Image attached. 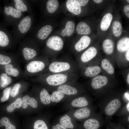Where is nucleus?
Listing matches in <instances>:
<instances>
[{
    "label": "nucleus",
    "instance_id": "obj_1",
    "mask_svg": "<svg viewBox=\"0 0 129 129\" xmlns=\"http://www.w3.org/2000/svg\"><path fill=\"white\" fill-rule=\"evenodd\" d=\"M117 84L115 79L102 74L90 78L88 86L94 96L102 98L116 90Z\"/></svg>",
    "mask_w": 129,
    "mask_h": 129
},
{
    "label": "nucleus",
    "instance_id": "obj_2",
    "mask_svg": "<svg viewBox=\"0 0 129 129\" xmlns=\"http://www.w3.org/2000/svg\"><path fill=\"white\" fill-rule=\"evenodd\" d=\"M123 93L115 90L102 98L99 105L101 113L107 119H111L126 103L123 98Z\"/></svg>",
    "mask_w": 129,
    "mask_h": 129
},
{
    "label": "nucleus",
    "instance_id": "obj_3",
    "mask_svg": "<svg viewBox=\"0 0 129 129\" xmlns=\"http://www.w3.org/2000/svg\"><path fill=\"white\" fill-rule=\"evenodd\" d=\"M78 70L75 61L65 57L51 60L44 71L45 73H77Z\"/></svg>",
    "mask_w": 129,
    "mask_h": 129
},
{
    "label": "nucleus",
    "instance_id": "obj_4",
    "mask_svg": "<svg viewBox=\"0 0 129 129\" xmlns=\"http://www.w3.org/2000/svg\"><path fill=\"white\" fill-rule=\"evenodd\" d=\"M79 77L77 73H46L41 75L39 80L46 85L48 90L65 83L76 81Z\"/></svg>",
    "mask_w": 129,
    "mask_h": 129
},
{
    "label": "nucleus",
    "instance_id": "obj_5",
    "mask_svg": "<svg viewBox=\"0 0 129 129\" xmlns=\"http://www.w3.org/2000/svg\"><path fill=\"white\" fill-rule=\"evenodd\" d=\"M48 90L51 92L57 91L72 98L86 93V92L84 86L77 81L68 82Z\"/></svg>",
    "mask_w": 129,
    "mask_h": 129
},
{
    "label": "nucleus",
    "instance_id": "obj_6",
    "mask_svg": "<svg viewBox=\"0 0 129 129\" xmlns=\"http://www.w3.org/2000/svg\"><path fill=\"white\" fill-rule=\"evenodd\" d=\"M85 93L72 98L65 102L63 105L64 109L68 111L92 105V99Z\"/></svg>",
    "mask_w": 129,
    "mask_h": 129
},
{
    "label": "nucleus",
    "instance_id": "obj_7",
    "mask_svg": "<svg viewBox=\"0 0 129 129\" xmlns=\"http://www.w3.org/2000/svg\"><path fill=\"white\" fill-rule=\"evenodd\" d=\"M100 59L97 58L80 69L81 75L90 79L101 74L102 70L100 64Z\"/></svg>",
    "mask_w": 129,
    "mask_h": 129
},
{
    "label": "nucleus",
    "instance_id": "obj_8",
    "mask_svg": "<svg viewBox=\"0 0 129 129\" xmlns=\"http://www.w3.org/2000/svg\"><path fill=\"white\" fill-rule=\"evenodd\" d=\"M92 105L86 107L69 110L68 113L76 121L82 122L96 113Z\"/></svg>",
    "mask_w": 129,
    "mask_h": 129
},
{
    "label": "nucleus",
    "instance_id": "obj_9",
    "mask_svg": "<svg viewBox=\"0 0 129 129\" xmlns=\"http://www.w3.org/2000/svg\"><path fill=\"white\" fill-rule=\"evenodd\" d=\"M97 50L96 48L91 46L77 56L75 58V61L79 70L97 58Z\"/></svg>",
    "mask_w": 129,
    "mask_h": 129
},
{
    "label": "nucleus",
    "instance_id": "obj_10",
    "mask_svg": "<svg viewBox=\"0 0 129 129\" xmlns=\"http://www.w3.org/2000/svg\"><path fill=\"white\" fill-rule=\"evenodd\" d=\"M104 121L101 113H95L79 124L80 129H100Z\"/></svg>",
    "mask_w": 129,
    "mask_h": 129
},
{
    "label": "nucleus",
    "instance_id": "obj_11",
    "mask_svg": "<svg viewBox=\"0 0 129 129\" xmlns=\"http://www.w3.org/2000/svg\"><path fill=\"white\" fill-rule=\"evenodd\" d=\"M50 61L47 57L38 58L31 61L26 66V69L31 73L36 74L44 71Z\"/></svg>",
    "mask_w": 129,
    "mask_h": 129
},
{
    "label": "nucleus",
    "instance_id": "obj_12",
    "mask_svg": "<svg viewBox=\"0 0 129 129\" xmlns=\"http://www.w3.org/2000/svg\"><path fill=\"white\" fill-rule=\"evenodd\" d=\"M100 63L102 74L115 79L114 65L110 60L107 57L100 58Z\"/></svg>",
    "mask_w": 129,
    "mask_h": 129
},
{
    "label": "nucleus",
    "instance_id": "obj_13",
    "mask_svg": "<svg viewBox=\"0 0 129 129\" xmlns=\"http://www.w3.org/2000/svg\"><path fill=\"white\" fill-rule=\"evenodd\" d=\"M57 121L67 129H80L79 124L67 112L59 117Z\"/></svg>",
    "mask_w": 129,
    "mask_h": 129
},
{
    "label": "nucleus",
    "instance_id": "obj_14",
    "mask_svg": "<svg viewBox=\"0 0 129 129\" xmlns=\"http://www.w3.org/2000/svg\"><path fill=\"white\" fill-rule=\"evenodd\" d=\"M46 45L49 49L55 52H58L63 49L64 43L60 37L57 36H53L47 40Z\"/></svg>",
    "mask_w": 129,
    "mask_h": 129
},
{
    "label": "nucleus",
    "instance_id": "obj_15",
    "mask_svg": "<svg viewBox=\"0 0 129 129\" xmlns=\"http://www.w3.org/2000/svg\"><path fill=\"white\" fill-rule=\"evenodd\" d=\"M32 19L30 16H27L22 18L18 22L16 29L19 33L23 35L30 30L32 25Z\"/></svg>",
    "mask_w": 129,
    "mask_h": 129
},
{
    "label": "nucleus",
    "instance_id": "obj_16",
    "mask_svg": "<svg viewBox=\"0 0 129 129\" xmlns=\"http://www.w3.org/2000/svg\"><path fill=\"white\" fill-rule=\"evenodd\" d=\"M102 47L105 53L108 56V58L111 61L115 66L116 64L114 59L112 56L114 49V44L111 40L107 39L102 43Z\"/></svg>",
    "mask_w": 129,
    "mask_h": 129
},
{
    "label": "nucleus",
    "instance_id": "obj_17",
    "mask_svg": "<svg viewBox=\"0 0 129 129\" xmlns=\"http://www.w3.org/2000/svg\"><path fill=\"white\" fill-rule=\"evenodd\" d=\"M51 92L50 99L52 105L63 102H65L72 98L57 91Z\"/></svg>",
    "mask_w": 129,
    "mask_h": 129
},
{
    "label": "nucleus",
    "instance_id": "obj_18",
    "mask_svg": "<svg viewBox=\"0 0 129 129\" xmlns=\"http://www.w3.org/2000/svg\"><path fill=\"white\" fill-rule=\"evenodd\" d=\"M91 41V39L89 37L83 36L75 43L74 46V49L76 52H80L89 46Z\"/></svg>",
    "mask_w": 129,
    "mask_h": 129
},
{
    "label": "nucleus",
    "instance_id": "obj_19",
    "mask_svg": "<svg viewBox=\"0 0 129 129\" xmlns=\"http://www.w3.org/2000/svg\"><path fill=\"white\" fill-rule=\"evenodd\" d=\"M66 6L68 10L75 15H79L81 12V7L77 0H67L66 2Z\"/></svg>",
    "mask_w": 129,
    "mask_h": 129
},
{
    "label": "nucleus",
    "instance_id": "obj_20",
    "mask_svg": "<svg viewBox=\"0 0 129 129\" xmlns=\"http://www.w3.org/2000/svg\"><path fill=\"white\" fill-rule=\"evenodd\" d=\"M47 89L43 88L41 89L39 97L41 102L44 105H51L52 103L50 99V94Z\"/></svg>",
    "mask_w": 129,
    "mask_h": 129
},
{
    "label": "nucleus",
    "instance_id": "obj_21",
    "mask_svg": "<svg viewBox=\"0 0 129 129\" xmlns=\"http://www.w3.org/2000/svg\"><path fill=\"white\" fill-rule=\"evenodd\" d=\"M4 12L6 15L10 16L11 18L16 19L21 18L22 15L21 11L11 6H5Z\"/></svg>",
    "mask_w": 129,
    "mask_h": 129
},
{
    "label": "nucleus",
    "instance_id": "obj_22",
    "mask_svg": "<svg viewBox=\"0 0 129 129\" xmlns=\"http://www.w3.org/2000/svg\"><path fill=\"white\" fill-rule=\"evenodd\" d=\"M22 102V107L24 109L26 108L28 105L35 108L38 106V103L36 99L34 98L31 97L28 95L23 97Z\"/></svg>",
    "mask_w": 129,
    "mask_h": 129
},
{
    "label": "nucleus",
    "instance_id": "obj_23",
    "mask_svg": "<svg viewBox=\"0 0 129 129\" xmlns=\"http://www.w3.org/2000/svg\"><path fill=\"white\" fill-rule=\"evenodd\" d=\"M116 48L120 53L125 52L129 49V38H124L119 40L117 43Z\"/></svg>",
    "mask_w": 129,
    "mask_h": 129
},
{
    "label": "nucleus",
    "instance_id": "obj_24",
    "mask_svg": "<svg viewBox=\"0 0 129 129\" xmlns=\"http://www.w3.org/2000/svg\"><path fill=\"white\" fill-rule=\"evenodd\" d=\"M53 28L49 25L44 26L38 31L37 36L38 39L43 40L46 39L51 32Z\"/></svg>",
    "mask_w": 129,
    "mask_h": 129
},
{
    "label": "nucleus",
    "instance_id": "obj_25",
    "mask_svg": "<svg viewBox=\"0 0 129 129\" xmlns=\"http://www.w3.org/2000/svg\"><path fill=\"white\" fill-rule=\"evenodd\" d=\"M75 27V24L73 22L71 21H68L64 28L61 32V35L63 37L70 36L74 32Z\"/></svg>",
    "mask_w": 129,
    "mask_h": 129
},
{
    "label": "nucleus",
    "instance_id": "obj_26",
    "mask_svg": "<svg viewBox=\"0 0 129 129\" xmlns=\"http://www.w3.org/2000/svg\"><path fill=\"white\" fill-rule=\"evenodd\" d=\"M22 52L24 59L27 60L35 58L37 54V52L35 49L28 47L23 48Z\"/></svg>",
    "mask_w": 129,
    "mask_h": 129
},
{
    "label": "nucleus",
    "instance_id": "obj_27",
    "mask_svg": "<svg viewBox=\"0 0 129 129\" xmlns=\"http://www.w3.org/2000/svg\"><path fill=\"white\" fill-rule=\"evenodd\" d=\"M113 19V16L110 13L105 14L101 21L100 27L101 29L103 31L107 30L110 25Z\"/></svg>",
    "mask_w": 129,
    "mask_h": 129
},
{
    "label": "nucleus",
    "instance_id": "obj_28",
    "mask_svg": "<svg viewBox=\"0 0 129 129\" xmlns=\"http://www.w3.org/2000/svg\"><path fill=\"white\" fill-rule=\"evenodd\" d=\"M76 29L77 33L80 34L87 35L89 34L91 32L90 27L83 22H81L78 23Z\"/></svg>",
    "mask_w": 129,
    "mask_h": 129
},
{
    "label": "nucleus",
    "instance_id": "obj_29",
    "mask_svg": "<svg viewBox=\"0 0 129 129\" xmlns=\"http://www.w3.org/2000/svg\"><path fill=\"white\" fill-rule=\"evenodd\" d=\"M59 5V2L57 0H49L47 2L46 8L48 12L52 13L57 10Z\"/></svg>",
    "mask_w": 129,
    "mask_h": 129
},
{
    "label": "nucleus",
    "instance_id": "obj_30",
    "mask_svg": "<svg viewBox=\"0 0 129 129\" xmlns=\"http://www.w3.org/2000/svg\"><path fill=\"white\" fill-rule=\"evenodd\" d=\"M112 31L113 35L116 37L120 36L122 31V27L121 23L118 21L113 22L112 26Z\"/></svg>",
    "mask_w": 129,
    "mask_h": 129
},
{
    "label": "nucleus",
    "instance_id": "obj_31",
    "mask_svg": "<svg viewBox=\"0 0 129 129\" xmlns=\"http://www.w3.org/2000/svg\"><path fill=\"white\" fill-rule=\"evenodd\" d=\"M5 71L7 74L14 77H16L19 75V72L16 68L13 67V65L10 64L5 65Z\"/></svg>",
    "mask_w": 129,
    "mask_h": 129
},
{
    "label": "nucleus",
    "instance_id": "obj_32",
    "mask_svg": "<svg viewBox=\"0 0 129 129\" xmlns=\"http://www.w3.org/2000/svg\"><path fill=\"white\" fill-rule=\"evenodd\" d=\"M22 99L18 98L7 107L6 110L8 112H13L16 108H19L22 106Z\"/></svg>",
    "mask_w": 129,
    "mask_h": 129
},
{
    "label": "nucleus",
    "instance_id": "obj_33",
    "mask_svg": "<svg viewBox=\"0 0 129 129\" xmlns=\"http://www.w3.org/2000/svg\"><path fill=\"white\" fill-rule=\"evenodd\" d=\"M15 8L22 12H25L28 10V7L26 5L22 0H14Z\"/></svg>",
    "mask_w": 129,
    "mask_h": 129
},
{
    "label": "nucleus",
    "instance_id": "obj_34",
    "mask_svg": "<svg viewBox=\"0 0 129 129\" xmlns=\"http://www.w3.org/2000/svg\"><path fill=\"white\" fill-rule=\"evenodd\" d=\"M9 43L8 36L4 32L0 30V46L6 47L8 45Z\"/></svg>",
    "mask_w": 129,
    "mask_h": 129
},
{
    "label": "nucleus",
    "instance_id": "obj_35",
    "mask_svg": "<svg viewBox=\"0 0 129 129\" xmlns=\"http://www.w3.org/2000/svg\"><path fill=\"white\" fill-rule=\"evenodd\" d=\"M1 85L2 87L5 88L10 85L12 82L11 78L5 73H2L0 76Z\"/></svg>",
    "mask_w": 129,
    "mask_h": 129
},
{
    "label": "nucleus",
    "instance_id": "obj_36",
    "mask_svg": "<svg viewBox=\"0 0 129 129\" xmlns=\"http://www.w3.org/2000/svg\"><path fill=\"white\" fill-rule=\"evenodd\" d=\"M34 129H49L46 122L41 119H38L34 122Z\"/></svg>",
    "mask_w": 129,
    "mask_h": 129
},
{
    "label": "nucleus",
    "instance_id": "obj_37",
    "mask_svg": "<svg viewBox=\"0 0 129 129\" xmlns=\"http://www.w3.org/2000/svg\"><path fill=\"white\" fill-rule=\"evenodd\" d=\"M0 122L2 125L5 127V129H16L15 126L11 124L9 119L6 117L1 118Z\"/></svg>",
    "mask_w": 129,
    "mask_h": 129
},
{
    "label": "nucleus",
    "instance_id": "obj_38",
    "mask_svg": "<svg viewBox=\"0 0 129 129\" xmlns=\"http://www.w3.org/2000/svg\"><path fill=\"white\" fill-rule=\"evenodd\" d=\"M129 114V102L125 103L116 114L119 116L122 117Z\"/></svg>",
    "mask_w": 129,
    "mask_h": 129
},
{
    "label": "nucleus",
    "instance_id": "obj_39",
    "mask_svg": "<svg viewBox=\"0 0 129 129\" xmlns=\"http://www.w3.org/2000/svg\"><path fill=\"white\" fill-rule=\"evenodd\" d=\"M11 61V59L9 56L0 54V64L5 65L10 64Z\"/></svg>",
    "mask_w": 129,
    "mask_h": 129
},
{
    "label": "nucleus",
    "instance_id": "obj_40",
    "mask_svg": "<svg viewBox=\"0 0 129 129\" xmlns=\"http://www.w3.org/2000/svg\"><path fill=\"white\" fill-rule=\"evenodd\" d=\"M11 89V87L6 88L3 91V95L0 99L2 102H4L7 100L9 98Z\"/></svg>",
    "mask_w": 129,
    "mask_h": 129
},
{
    "label": "nucleus",
    "instance_id": "obj_41",
    "mask_svg": "<svg viewBox=\"0 0 129 129\" xmlns=\"http://www.w3.org/2000/svg\"><path fill=\"white\" fill-rule=\"evenodd\" d=\"M21 87L20 84L19 83L16 84L11 89L10 95L13 97H15L18 94L19 90Z\"/></svg>",
    "mask_w": 129,
    "mask_h": 129
},
{
    "label": "nucleus",
    "instance_id": "obj_42",
    "mask_svg": "<svg viewBox=\"0 0 129 129\" xmlns=\"http://www.w3.org/2000/svg\"><path fill=\"white\" fill-rule=\"evenodd\" d=\"M106 129H120L119 123L116 124L109 122L108 124Z\"/></svg>",
    "mask_w": 129,
    "mask_h": 129
},
{
    "label": "nucleus",
    "instance_id": "obj_43",
    "mask_svg": "<svg viewBox=\"0 0 129 129\" xmlns=\"http://www.w3.org/2000/svg\"><path fill=\"white\" fill-rule=\"evenodd\" d=\"M121 117L119 123L122 124H126L128 126L129 123V114Z\"/></svg>",
    "mask_w": 129,
    "mask_h": 129
},
{
    "label": "nucleus",
    "instance_id": "obj_44",
    "mask_svg": "<svg viewBox=\"0 0 129 129\" xmlns=\"http://www.w3.org/2000/svg\"><path fill=\"white\" fill-rule=\"evenodd\" d=\"M50 129H67L60 124L57 121L55 122L51 126Z\"/></svg>",
    "mask_w": 129,
    "mask_h": 129
},
{
    "label": "nucleus",
    "instance_id": "obj_45",
    "mask_svg": "<svg viewBox=\"0 0 129 129\" xmlns=\"http://www.w3.org/2000/svg\"><path fill=\"white\" fill-rule=\"evenodd\" d=\"M129 68L126 70L125 73H124V76L125 81L127 86H129Z\"/></svg>",
    "mask_w": 129,
    "mask_h": 129
},
{
    "label": "nucleus",
    "instance_id": "obj_46",
    "mask_svg": "<svg viewBox=\"0 0 129 129\" xmlns=\"http://www.w3.org/2000/svg\"><path fill=\"white\" fill-rule=\"evenodd\" d=\"M129 90H127L123 93V97L125 103L129 102Z\"/></svg>",
    "mask_w": 129,
    "mask_h": 129
},
{
    "label": "nucleus",
    "instance_id": "obj_47",
    "mask_svg": "<svg viewBox=\"0 0 129 129\" xmlns=\"http://www.w3.org/2000/svg\"><path fill=\"white\" fill-rule=\"evenodd\" d=\"M77 1L81 6H83L86 5L88 3L89 0H77Z\"/></svg>",
    "mask_w": 129,
    "mask_h": 129
},
{
    "label": "nucleus",
    "instance_id": "obj_48",
    "mask_svg": "<svg viewBox=\"0 0 129 129\" xmlns=\"http://www.w3.org/2000/svg\"><path fill=\"white\" fill-rule=\"evenodd\" d=\"M124 11L126 15L129 18V5H126L124 7Z\"/></svg>",
    "mask_w": 129,
    "mask_h": 129
},
{
    "label": "nucleus",
    "instance_id": "obj_49",
    "mask_svg": "<svg viewBox=\"0 0 129 129\" xmlns=\"http://www.w3.org/2000/svg\"><path fill=\"white\" fill-rule=\"evenodd\" d=\"M119 123L120 129H128L125 128L124 127L123 125L122 124Z\"/></svg>",
    "mask_w": 129,
    "mask_h": 129
},
{
    "label": "nucleus",
    "instance_id": "obj_50",
    "mask_svg": "<svg viewBox=\"0 0 129 129\" xmlns=\"http://www.w3.org/2000/svg\"><path fill=\"white\" fill-rule=\"evenodd\" d=\"M93 1L96 3H100L103 0H94Z\"/></svg>",
    "mask_w": 129,
    "mask_h": 129
},
{
    "label": "nucleus",
    "instance_id": "obj_51",
    "mask_svg": "<svg viewBox=\"0 0 129 129\" xmlns=\"http://www.w3.org/2000/svg\"><path fill=\"white\" fill-rule=\"evenodd\" d=\"M126 1L128 3H129V0H126Z\"/></svg>",
    "mask_w": 129,
    "mask_h": 129
}]
</instances>
